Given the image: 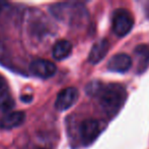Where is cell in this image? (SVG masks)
I'll return each instance as SVG.
<instances>
[{
  "label": "cell",
  "instance_id": "6da1fadb",
  "mask_svg": "<svg viewBox=\"0 0 149 149\" xmlns=\"http://www.w3.org/2000/svg\"><path fill=\"white\" fill-rule=\"evenodd\" d=\"M85 90L89 95L100 97V105L110 115L119 112L126 98L125 90L120 85L104 86L97 82H92L86 86Z\"/></svg>",
  "mask_w": 149,
  "mask_h": 149
},
{
  "label": "cell",
  "instance_id": "8fae6325",
  "mask_svg": "<svg viewBox=\"0 0 149 149\" xmlns=\"http://www.w3.org/2000/svg\"><path fill=\"white\" fill-rule=\"evenodd\" d=\"M14 107V99L6 90L0 92V109L9 112Z\"/></svg>",
  "mask_w": 149,
  "mask_h": 149
},
{
  "label": "cell",
  "instance_id": "9c48e42d",
  "mask_svg": "<svg viewBox=\"0 0 149 149\" xmlns=\"http://www.w3.org/2000/svg\"><path fill=\"white\" fill-rule=\"evenodd\" d=\"M72 52V44L68 40H59L55 43L52 49L53 57L57 60H63L67 58Z\"/></svg>",
  "mask_w": 149,
  "mask_h": 149
},
{
  "label": "cell",
  "instance_id": "30bf717a",
  "mask_svg": "<svg viewBox=\"0 0 149 149\" xmlns=\"http://www.w3.org/2000/svg\"><path fill=\"white\" fill-rule=\"evenodd\" d=\"M134 53L138 57L139 72H143L149 66V47L147 45H138L134 50Z\"/></svg>",
  "mask_w": 149,
  "mask_h": 149
},
{
  "label": "cell",
  "instance_id": "4fadbf2b",
  "mask_svg": "<svg viewBox=\"0 0 149 149\" xmlns=\"http://www.w3.org/2000/svg\"><path fill=\"white\" fill-rule=\"evenodd\" d=\"M2 8H3V6H2V3H1V2H0V12H1Z\"/></svg>",
  "mask_w": 149,
  "mask_h": 149
},
{
  "label": "cell",
  "instance_id": "5b68a950",
  "mask_svg": "<svg viewBox=\"0 0 149 149\" xmlns=\"http://www.w3.org/2000/svg\"><path fill=\"white\" fill-rule=\"evenodd\" d=\"M30 71L31 74L42 79H49L53 77L57 72L55 64L47 59H36L31 62Z\"/></svg>",
  "mask_w": 149,
  "mask_h": 149
},
{
  "label": "cell",
  "instance_id": "7c38bea8",
  "mask_svg": "<svg viewBox=\"0 0 149 149\" xmlns=\"http://www.w3.org/2000/svg\"><path fill=\"white\" fill-rule=\"evenodd\" d=\"M5 88V80L2 77H0V92H2Z\"/></svg>",
  "mask_w": 149,
  "mask_h": 149
},
{
  "label": "cell",
  "instance_id": "52a82bcc",
  "mask_svg": "<svg viewBox=\"0 0 149 149\" xmlns=\"http://www.w3.org/2000/svg\"><path fill=\"white\" fill-rule=\"evenodd\" d=\"M26 112H12L5 114L0 119V129L11 130L22 126L26 121Z\"/></svg>",
  "mask_w": 149,
  "mask_h": 149
},
{
  "label": "cell",
  "instance_id": "ba28073f",
  "mask_svg": "<svg viewBox=\"0 0 149 149\" xmlns=\"http://www.w3.org/2000/svg\"><path fill=\"white\" fill-rule=\"evenodd\" d=\"M110 48V42L107 39L100 40L92 46L91 50L88 55V61L92 64H96L100 61H102L109 52Z\"/></svg>",
  "mask_w": 149,
  "mask_h": 149
},
{
  "label": "cell",
  "instance_id": "7a4b0ae2",
  "mask_svg": "<svg viewBox=\"0 0 149 149\" xmlns=\"http://www.w3.org/2000/svg\"><path fill=\"white\" fill-rule=\"evenodd\" d=\"M134 26V18L128 10L117 9L113 14V31L119 37L128 35Z\"/></svg>",
  "mask_w": 149,
  "mask_h": 149
},
{
  "label": "cell",
  "instance_id": "277c9868",
  "mask_svg": "<svg viewBox=\"0 0 149 149\" xmlns=\"http://www.w3.org/2000/svg\"><path fill=\"white\" fill-rule=\"evenodd\" d=\"M78 90L74 87H68L61 90L55 100V107L59 112L67 110L78 99Z\"/></svg>",
  "mask_w": 149,
  "mask_h": 149
},
{
  "label": "cell",
  "instance_id": "8992f818",
  "mask_svg": "<svg viewBox=\"0 0 149 149\" xmlns=\"http://www.w3.org/2000/svg\"><path fill=\"white\" fill-rule=\"evenodd\" d=\"M133 60L128 54H115L108 62V70L115 73H126L131 68Z\"/></svg>",
  "mask_w": 149,
  "mask_h": 149
},
{
  "label": "cell",
  "instance_id": "5bb4252c",
  "mask_svg": "<svg viewBox=\"0 0 149 149\" xmlns=\"http://www.w3.org/2000/svg\"><path fill=\"white\" fill-rule=\"evenodd\" d=\"M37 149H46V148H37Z\"/></svg>",
  "mask_w": 149,
  "mask_h": 149
},
{
  "label": "cell",
  "instance_id": "3957f363",
  "mask_svg": "<svg viewBox=\"0 0 149 149\" xmlns=\"http://www.w3.org/2000/svg\"><path fill=\"white\" fill-rule=\"evenodd\" d=\"M100 123L95 119H86L80 125V137L84 145H89L100 133Z\"/></svg>",
  "mask_w": 149,
  "mask_h": 149
}]
</instances>
